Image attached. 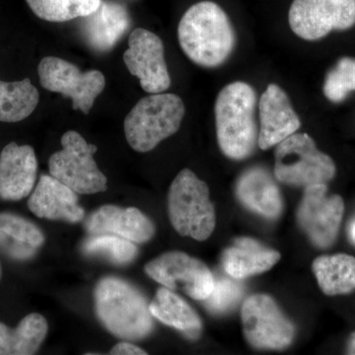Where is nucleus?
Instances as JSON below:
<instances>
[{
  "label": "nucleus",
  "mask_w": 355,
  "mask_h": 355,
  "mask_svg": "<svg viewBox=\"0 0 355 355\" xmlns=\"http://www.w3.org/2000/svg\"><path fill=\"white\" fill-rule=\"evenodd\" d=\"M40 95L29 78L6 83L0 80V121L18 123L38 106Z\"/></svg>",
  "instance_id": "nucleus-25"
},
{
  "label": "nucleus",
  "mask_w": 355,
  "mask_h": 355,
  "mask_svg": "<svg viewBox=\"0 0 355 355\" xmlns=\"http://www.w3.org/2000/svg\"><path fill=\"white\" fill-rule=\"evenodd\" d=\"M336 175L333 159L317 148L306 133H293L277 144L275 176L280 183L296 187L329 183Z\"/></svg>",
  "instance_id": "nucleus-6"
},
{
  "label": "nucleus",
  "mask_w": 355,
  "mask_h": 355,
  "mask_svg": "<svg viewBox=\"0 0 355 355\" xmlns=\"http://www.w3.org/2000/svg\"><path fill=\"white\" fill-rule=\"evenodd\" d=\"M38 74L44 89L69 98L72 108L85 114L91 111L106 85L104 74L99 70L81 71L76 65L55 57L43 58Z\"/></svg>",
  "instance_id": "nucleus-9"
},
{
  "label": "nucleus",
  "mask_w": 355,
  "mask_h": 355,
  "mask_svg": "<svg viewBox=\"0 0 355 355\" xmlns=\"http://www.w3.org/2000/svg\"><path fill=\"white\" fill-rule=\"evenodd\" d=\"M144 272L171 291H182L195 300H205L214 286V275L202 261L184 252L162 254L147 263Z\"/></svg>",
  "instance_id": "nucleus-11"
},
{
  "label": "nucleus",
  "mask_w": 355,
  "mask_h": 355,
  "mask_svg": "<svg viewBox=\"0 0 355 355\" xmlns=\"http://www.w3.org/2000/svg\"><path fill=\"white\" fill-rule=\"evenodd\" d=\"M178 38L184 55L205 69L220 67L236 46L235 30L227 14L212 1L198 2L186 11Z\"/></svg>",
  "instance_id": "nucleus-1"
},
{
  "label": "nucleus",
  "mask_w": 355,
  "mask_h": 355,
  "mask_svg": "<svg viewBox=\"0 0 355 355\" xmlns=\"http://www.w3.org/2000/svg\"><path fill=\"white\" fill-rule=\"evenodd\" d=\"M149 309L153 318L181 331L188 340H197L202 335V322L198 313L167 287L158 289Z\"/></svg>",
  "instance_id": "nucleus-22"
},
{
  "label": "nucleus",
  "mask_w": 355,
  "mask_h": 355,
  "mask_svg": "<svg viewBox=\"0 0 355 355\" xmlns=\"http://www.w3.org/2000/svg\"><path fill=\"white\" fill-rule=\"evenodd\" d=\"M294 34L316 41L355 25V0H293L288 14Z\"/></svg>",
  "instance_id": "nucleus-12"
},
{
  "label": "nucleus",
  "mask_w": 355,
  "mask_h": 355,
  "mask_svg": "<svg viewBox=\"0 0 355 355\" xmlns=\"http://www.w3.org/2000/svg\"><path fill=\"white\" fill-rule=\"evenodd\" d=\"M241 319L245 338L254 349L282 350L293 342L295 327L272 296L254 294L245 299Z\"/></svg>",
  "instance_id": "nucleus-8"
},
{
  "label": "nucleus",
  "mask_w": 355,
  "mask_h": 355,
  "mask_svg": "<svg viewBox=\"0 0 355 355\" xmlns=\"http://www.w3.org/2000/svg\"><path fill=\"white\" fill-rule=\"evenodd\" d=\"M312 268L326 295H343L355 291L354 257L347 254L321 256L313 261Z\"/></svg>",
  "instance_id": "nucleus-24"
},
{
  "label": "nucleus",
  "mask_w": 355,
  "mask_h": 355,
  "mask_svg": "<svg viewBox=\"0 0 355 355\" xmlns=\"http://www.w3.org/2000/svg\"><path fill=\"white\" fill-rule=\"evenodd\" d=\"M73 190L50 175H43L28 200V207L39 218L78 223L85 216Z\"/></svg>",
  "instance_id": "nucleus-17"
},
{
  "label": "nucleus",
  "mask_w": 355,
  "mask_h": 355,
  "mask_svg": "<svg viewBox=\"0 0 355 355\" xmlns=\"http://www.w3.org/2000/svg\"><path fill=\"white\" fill-rule=\"evenodd\" d=\"M35 15L49 22H67L94 12L101 0H26Z\"/></svg>",
  "instance_id": "nucleus-27"
},
{
  "label": "nucleus",
  "mask_w": 355,
  "mask_h": 355,
  "mask_svg": "<svg viewBox=\"0 0 355 355\" xmlns=\"http://www.w3.org/2000/svg\"><path fill=\"white\" fill-rule=\"evenodd\" d=\"M244 295V286L233 277H214L211 294L203 300L205 307L214 315H223L234 309Z\"/></svg>",
  "instance_id": "nucleus-28"
},
{
  "label": "nucleus",
  "mask_w": 355,
  "mask_h": 355,
  "mask_svg": "<svg viewBox=\"0 0 355 355\" xmlns=\"http://www.w3.org/2000/svg\"><path fill=\"white\" fill-rule=\"evenodd\" d=\"M46 242L43 231L24 217L0 212V250L15 261L34 258Z\"/></svg>",
  "instance_id": "nucleus-21"
},
{
  "label": "nucleus",
  "mask_w": 355,
  "mask_h": 355,
  "mask_svg": "<svg viewBox=\"0 0 355 355\" xmlns=\"http://www.w3.org/2000/svg\"><path fill=\"white\" fill-rule=\"evenodd\" d=\"M345 202L338 195H329L326 184L305 187L297 209L299 227L319 249L333 246L340 232Z\"/></svg>",
  "instance_id": "nucleus-10"
},
{
  "label": "nucleus",
  "mask_w": 355,
  "mask_h": 355,
  "mask_svg": "<svg viewBox=\"0 0 355 355\" xmlns=\"http://www.w3.org/2000/svg\"><path fill=\"white\" fill-rule=\"evenodd\" d=\"M84 228L89 234H113L135 244L150 241L156 228L153 220L137 207L103 205L93 211Z\"/></svg>",
  "instance_id": "nucleus-14"
},
{
  "label": "nucleus",
  "mask_w": 355,
  "mask_h": 355,
  "mask_svg": "<svg viewBox=\"0 0 355 355\" xmlns=\"http://www.w3.org/2000/svg\"><path fill=\"white\" fill-rule=\"evenodd\" d=\"M81 253L116 266L132 263L139 254L135 243L113 234H90L80 245Z\"/></svg>",
  "instance_id": "nucleus-26"
},
{
  "label": "nucleus",
  "mask_w": 355,
  "mask_h": 355,
  "mask_svg": "<svg viewBox=\"0 0 355 355\" xmlns=\"http://www.w3.org/2000/svg\"><path fill=\"white\" fill-rule=\"evenodd\" d=\"M324 94L331 102L340 103L355 91V58H343L327 74Z\"/></svg>",
  "instance_id": "nucleus-29"
},
{
  "label": "nucleus",
  "mask_w": 355,
  "mask_h": 355,
  "mask_svg": "<svg viewBox=\"0 0 355 355\" xmlns=\"http://www.w3.org/2000/svg\"><path fill=\"white\" fill-rule=\"evenodd\" d=\"M347 354L355 355V331L350 335L347 347Z\"/></svg>",
  "instance_id": "nucleus-31"
},
{
  "label": "nucleus",
  "mask_w": 355,
  "mask_h": 355,
  "mask_svg": "<svg viewBox=\"0 0 355 355\" xmlns=\"http://www.w3.org/2000/svg\"><path fill=\"white\" fill-rule=\"evenodd\" d=\"M261 128L258 146L263 150L277 146L282 140L297 132L300 119L292 108L286 93L277 84H270L261 96Z\"/></svg>",
  "instance_id": "nucleus-15"
},
{
  "label": "nucleus",
  "mask_w": 355,
  "mask_h": 355,
  "mask_svg": "<svg viewBox=\"0 0 355 355\" xmlns=\"http://www.w3.org/2000/svg\"><path fill=\"white\" fill-rule=\"evenodd\" d=\"M123 62L132 76L149 94H158L171 85V77L165 60L164 44L157 35L137 28L128 38Z\"/></svg>",
  "instance_id": "nucleus-13"
},
{
  "label": "nucleus",
  "mask_w": 355,
  "mask_h": 355,
  "mask_svg": "<svg viewBox=\"0 0 355 355\" xmlns=\"http://www.w3.org/2000/svg\"><path fill=\"white\" fill-rule=\"evenodd\" d=\"M168 214L180 235L205 241L216 228V217L207 184L190 169L182 170L168 193Z\"/></svg>",
  "instance_id": "nucleus-5"
},
{
  "label": "nucleus",
  "mask_w": 355,
  "mask_h": 355,
  "mask_svg": "<svg viewBox=\"0 0 355 355\" xmlns=\"http://www.w3.org/2000/svg\"><path fill=\"white\" fill-rule=\"evenodd\" d=\"M350 237H352V241L355 243V222L350 228Z\"/></svg>",
  "instance_id": "nucleus-32"
},
{
  "label": "nucleus",
  "mask_w": 355,
  "mask_h": 355,
  "mask_svg": "<svg viewBox=\"0 0 355 355\" xmlns=\"http://www.w3.org/2000/svg\"><path fill=\"white\" fill-rule=\"evenodd\" d=\"M130 23V13L123 4L101 0L94 12L83 18L81 34L89 48L107 53L125 36Z\"/></svg>",
  "instance_id": "nucleus-18"
},
{
  "label": "nucleus",
  "mask_w": 355,
  "mask_h": 355,
  "mask_svg": "<svg viewBox=\"0 0 355 355\" xmlns=\"http://www.w3.org/2000/svg\"><path fill=\"white\" fill-rule=\"evenodd\" d=\"M112 355H146V350L130 342H121L110 350Z\"/></svg>",
  "instance_id": "nucleus-30"
},
{
  "label": "nucleus",
  "mask_w": 355,
  "mask_h": 355,
  "mask_svg": "<svg viewBox=\"0 0 355 355\" xmlns=\"http://www.w3.org/2000/svg\"><path fill=\"white\" fill-rule=\"evenodd\" d=\"M257 93L248 83L236 81L222 89L217 96L214 114L217 141L224 155L244 160L258 144Z\"/></svg>",
  "instance_id": "nucleus-3"
},
{
  "label": "nucleus",
  "mask_w": 355,
  "mask_h": 355,
  "mask_svg": "<svg viewBox=\"0 0 355 355\" xmlns=\"http://www.w3.org/2000/svg\"><path fill=\"white\" fill-rule=\"evenodd\" d=\"M38 161L34 148L7 144L0 153V198L18 202L31 193L36 184Z\"/></svg>",
  "instance_id": "nucleus-16"
},
{
  "label": "nucleus",
  "mask_w": 355,
  "mask_h": 355,
  "mask_svg": "<svg viewBox=\"0 0 355 355\" xmlns=\"http://www.w3.org/2000/svg\"><path fill=\"white\" fill-rule=\"evenodd\" d=\"M183 100L178 95L158 93L142 98L125 116V139L133 150L146 153L181 127L184 116Z\"/></svg>",
  "instance_id": "nucleus-4"
},
{
  "label": "nucleus",
  "mask_w": 355,
  "mask_h": 355,
  "mask_svg": "<svg viewBox=\"0 0 355 355\" xmlns=\"http://www.w3.org/2000/svg\"><path fill=\"white\" fill-rule=\"evenodd\" d=\"M48 331V322L39 313L23 318L15 329L0 322V355L37 354Z\"/></svg>",
  "instance_id": "nucleus-23"
},
{
  "label": "nucleus",
  "mask_w": 355,
  "mask_h": 355,
  "mask_svg": "<svg viewBox=\"0 0 355 355\" xmlns=\"http://www.w3.org/2000/svg\"><path fill=\"white\" fill-rule=\"evenodd\" d=\"M280 260V254L252 238H237L222 253V268L229 277L244 279L270 270Z\"/></svg>",
  "instance_id": "nucleus-20"
},
{
  "label": "nucleus",
  "mask_w": 355,
  "mask_h": 355,
  "mask_svg": "<svg viewBox=\"0 0 355 355\" xmlns=\"http://www.w3.org/2000/svg\"><path fill=\"white\" fill-rule=\"evenodd\" d=\"M62 146L49 160L51 176L78 195L106 191L108 180L100 171L94 159L97 146L89 144L76 130H69L62 135Z\"/></svg>",
  "instance_id": "nucleus-7"
},
{
  "label": "nucleus",
  "mask_w": 355,
  "mask_h": 355,
  "mask_svg": "<svg viewBox=\"0 0 355 355\" xmlns=\"http://www.w3.org/2000/svg\"><path fill=\"white\" fill-rule=\"evenodd\" d=\"M0 279H1V266H0Z\"/></svg>",
  "instance_id": "nucleus-33"
},
{
  "label": "nucleus",
  "mask_w": 355,
  "mask_h": 355,
  "mask_svg": "<svg viewBox=\"0 0 355 355\" xmlns=\"http://www.w3.org/2000/svg\"><path fill=\"white\" fill-rule=\"evenodd\" d=\"M95 313L100 323L116 338L141 340L154 329L146 295L132 282L105 277L94 289Z\"/></svg>",
  "instance_id": "nucleus-2"
},
{
  "label": "nucleus",
  "mask_w": 355,
  "mask_h": 355,
  "mask_svg": "<svg viewBox=\"0 0 355 355\" xmlns=\"http://www.w3.org/2000/svg\"><path fill=\"white\" fill-rule=\"evenodd\" d=\"M236 196L248 209L268 219L279 218L284 210L279 188L265 168L246 170L236 184Z\"/></svg>",
  "instance_id": "nucleus-19"
}]
</instances>
